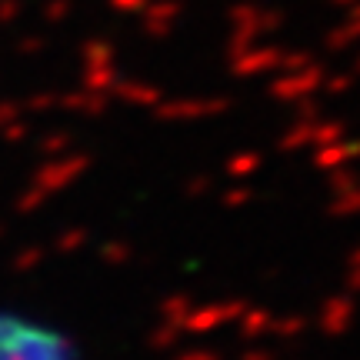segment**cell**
Returning <instances> with one entry per match:
<instances>
[{
	"label": "cell",
	"mask_w": 360,
	"mask_h": 360,
	"mask_svg": "<svg viewBox=\"0 0 360 360\" xmlns=\"http://www.w3.org/2000/svg\"><path fill=\"white\" fill-rule=\"evenodd\" d=\"M0 360H60V347L47 334L13 323L0 330Z\"/></svg>",
	"instance_id": "obj_1"
}]
</instances>
